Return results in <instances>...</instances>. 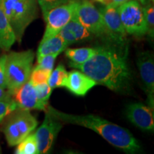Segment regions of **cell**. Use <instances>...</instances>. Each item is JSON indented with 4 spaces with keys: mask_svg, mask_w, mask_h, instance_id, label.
I'll return each instance as SVG.
<instances>
[{
    "mask_svg": "<svg viewBox=\"0 0 154 154\" xmlns=\"http://www.w3.org/2000/svg\"><path fill=\"white\" fill-rule=\"evenodd\" d=\"M127 118L133 124L146 131L154 129L153 110L141 103H131L126 109Z\"/></svg>",
    "mask_w": 154,
    "mask_h": 154,
    "instance_id": "obj_12",
    "label": "cell"
},
{
    "mask_svg": "<svg viewBox=\"0 0 154 154\" xmlns=\"http://www.w3.org/2000/svg\"><path fill=\"white\" fill-rule=\"evenodd\" d=\"M17 108V103L14 99L9 101H0V123Z\"/></svg>",
    "mask_w": 154,
    "mask_h": 154,
    "instance_id": "obj_25",
    "label": "cell"
},
{
    "mask_svg": "<svg viewBox=\"0 0 154 154\" xmlns=\"http://www.w3.org/2000/svg\"><path fill=\"white\" fill-rule=\"evenodd\" d=\"M97 2H101L102 4H104V5H108V4H109V0H96Z\"/></svg>",
    "mask_w": 154,
    "mask_h": 154,
    "instance_id": "obj_30",
    "label": "cell"
},
{
    "mask_svg": "<svg viewBox=\"0 0 154 154\" xmlns=\"http://www.w3.org/2000/svg\"><path fill=\"white\" fill-rule=\"evenodd\" d=\"M34 89H35L36 94L37 96L38 101L44 105H49L48 104V101L51 96L53 89L50 87L48 83L44 82L34 85Z\"/></svg>",
    "mask_w": 154,
    "mask_h": 154,
    "instance_id": "obj_21",
    "label": "cell"
},
{
    "mask_svg": "<svg viewBox=\"0 0 154 154\" xmlns=\"http://www.w3.org/2000/svg\"><path fill=\"white\" fill-rule=\"evenodd\" d=\"M96 48H78V49H65V55L71 62L74 63H82L93 57L96 53Z\"/></svg>",
    "mask_w": 154,
    "mask_h": 154,
    "instance_id": "obj_17",
    "label": "cell"
},
{
    "mask_svg": "<svg viewBox=\"0 0 154 154\" xmlns=\"http://www.w3.org/2000/svg\"><path fill=\"white\" fill-rule=\"evenodd\" d=\"M0 8L5 13L21 43L25 30L38 17L37 0H0Z\"/></svg>",
    "mask_w": 154,
    "mask_h": 154,
    "instance_id": "obj_3",
    "label": "cell"
},
{
    "mask_svg": "<svg viewBox=\"0 0 154 154\" xmlns=\"http://www.w3.org/2000/svg\"><path fill=\"white\" fill-rule=\"evenodd\" d=\"M12 96L14 98L13 99L17 103V107L21 109L45 111L48 106L43 104L38 101L34 86L29 80L20 86Z\"/></svg>",
    "mask_w": 154,
    "mask_h": 154,
    "instance_id": "obj_13",
    "label": "cell"
},
{
    "mask_svg": "<svg viewBox=\"0 0 154 154\" xmlns=\"http://www.w3.org/2000/svg\"><path fill=\"white\" fill-rule=\"evenodd\" d=\"M16 154H38V143L35 134H30L17 146Z\"/></svg>",
    "mask_w": 154,
    "mask_h": 154,
    "instance_id": "obj_19",
    "label": "cell"
},
{
    "mask_svg": "<svg viewBox=\"0 0 154 154\" xmlns=\"http://www.w3.org/2000/svg\"><path fill=\"white\" fill-rule=\"evenodd\" d=\"M74 17L91 34L102 38L106 40V42H109L103 16L93 3L88 0L79 2Z\"/></svg>",
    "mask_w": 154,
    "mask_h": 154,
    "instance_id": "obj_7",
    "label": "cell"
},
{
    "mask_svg": "<svg viewBox=\"0 0 154 154\" xmlns=\"http://www.w3.org/2000/svg\"><path fill=\"white\" fill-rule=\"evenodd\" d=\"M6 61L7 54L0 55V87L7 88L6 84Z\"/></svg>",
    "mask_w": 154,
    "mask_h": 154,
    "instance_id": "obj_27",
    "label": "cell"
},
{
    "mask_svg": "<svg viewBox=\"0 0 154 154\" xmlns=\"http://www.w3.org/2000/svg\"><path fill=\"white\" fill-rule=\"evenodd\" d=\"M128 1H131V0H109V4L113 3V4H115V5H121V4L126 2H128ZM137 1L140 2L142 4L145 5L146 0H137Z\"/></svg>",
    "mask_w": 154,
    "mask_h": 154,
    "instance_id": "obj_29",
    "label": "cell"
},
{
    "mask_svg": "<svg viewBox=\"0 0 154 154\" xmlns=\"http://www.w3.org/2000/svg\"><path fill=\"white\" fill-rule=\"evenodd\" d=\"M119 16L126 34L143 36L147 34V26L143 7L137 0H131L119 5Z\"/></svg>",
    "mask_w": 154,
    "mask_h": 154,
    "instance_id": "obj_6",
    "label": "cell"
},
{
    "mask_svg": "<svg viewBox=\"0 0 154 154\" xmlns=\"http://www.w3.org/2000/svg\"><path fill=\"white\" fill-rule=\"evenodd\" d=\"M59 54H60L59 53H56L52 54L46 55L43 57L40 58L39 59L37 60L38 63L35 68L42 69H44V70L51 72L54 69V65L55 60L57 59V57Z\"/></svg>",
    "mask_w": 154,
    "mask_h": 154,
    "instance_id": "obj_24",
    "label": "cell"
},
{
    "mask_svg": "<svg viewBox=\"0 0 154 154\" xmlns=\"http://www.w3.org/2000/svg\"><path fill=\"white\" fill-rule=\"evenodd\" d=\"M137 67L140 79L143 83L147 94L149 106L153 109L154 105V61L153 54L149 51L138 54Z\"/></svg>",
    "mask_w": 154,
    "mask_h": 154,
    "instance_id": "obj_11",
    "label": "cell"
},
{
    "mask_svg": "<svg viewBox=\"0 0 154 154\" xmlns=\"http://www.w3.org/2000/svg\"><path fill=\"white\" fill-rule=\"evenodd\" d=\"M68 76V72L63 64H59L57 68L51 71L47 80L48 84L52 89L63 87L65 81Z\"/></svg>",
    "mask_w": 154,
    "mask_h": 154,
    "instance_id": "obj_20",
    "label": "cell"
},
{
    "mask_svg": "<svg viewBox=\"0 0 154 154\" xmlns=\"http://www.w3.org/2000/svg\"><path fill=\"white\" fill-rule=\"evenodd\" d=\"M119 5L108 4L103 8L99 9L103 16L109 42L115 44L126 43V32L125 31L118 11Z\"/></svg>",
    "mask_w": 154,
    "mask_h": 154,
    "instance_id": "obj_9",
    "label": "cell"
},
{
    "mask_svg": "<svg viewBox=\"0 0 154 154\" xmlns=\"http://www.w3.org/2000/svg\"><path fill=\"white\" fill-rule=\"evenodd\" d=\"M0 153H1V149H0Z\"/></svg>",
    "mask_w": 154,
    "mask_h": 154,
    "instance_id": "obj_31",
    "label": "cell"
},
{
    "mask_svg": "<svg viewBox=\"0 0 154 154\" xmlns=\"http://www.w3.org/2000/svg\"><path fill=\"white\" fill-rule=\"evenodd\" d=\"M45 111L63 123L78 125L94 131L111 145L126 153H134L140 150L139 143L129 131L101 117L93 114H70L49 105Z\"/></svg>",
    "mask_w": 154,
    "mask_h": 154,
    "instance_id": "obj_2",
    "label": "cell"
},
{
    "mask_svg": "<svg viewBox=\"0 0 154 154\" xmlns=\"http://www.w3.org/2000/svg\"><path fill=\"white\" fill-rule=\"evenodd\" d=\"M13 100V96L7 88L0 87V101H9Z\"/></svg>",
    "mask_w": 154,
    "mask_h": 154,
    "instance_id": "obj_28",
    "label": "cell"
},
{
    "mask_svg": "<svg viewBox=\"0 0 154 154\" xmlns=\"http://www.w3.org/2000/svg\"><path fill=\"white\" fill-rule=\"evenodd\" d=\"M34 53L32 50L11 51L7 54L6 84L13 96L14 92L29 79L33 69Z\"/></svg>",
    "mask_w": 154,
    "mask_h": 154,
    "instance_id": "obj_4",
    "label": "cell"
},
{
    "mask_svg": "<svg viewBox=\"0 0 154 154\" xmlns=\"http://www.w3.org/2000/svg\"><path fill=\"white\" fill-rule=\"evenodd\" d=\"M0 50H1V49H0Z\"/></svg>",
    "mask_w": 154,
    "mask_h": 154,
    "instance_id": "obj_32",
    "label": "cell"
},
{
    "mask_svg": "<svg viewBox=\"0 0 154 154\" xmlns=\"http://www.w3.org/2000/svg\"><path fill=\"white\" fill-rule=\"evenodd\" d=\"M61 123L45 111L43 123L34 133L38 143V154L48 153L50 151L58 134L62 128Z\"/></svg>",
    "mask_w": 154,
    "mask_h": 154,
    "instance_id": "obj_10",
    "label": "cell"
},
{
    "mask_svg": "<svg viewBox=\"0 0 154 154\" xmlns=\"http://www.w3.org/2000/svg\"><path fill=\"white\" fill-rule=\"evenodd\" d=\"M65 26L72 32L76 42L84 41V40L88 39V38H91V34L88 32L85 26H83L79 22L78 19L74 17V15L73 18L69 21L68 24Z\"/></svg>",
    "mask_w": 154,
    "mask_h": 154,
    "instance_id": "obj_18",
    "label": "cell"
},
{
    "mask_svg": "<svg viewBox=\"0 0 154 154\" xmlns=\"http://www.w3.org/2000/svg\"><path fill=\"white\" fill-rule=\"evenodd\" d=\"M7 117L3 132L9 146L18 145L38 125V121L29 110L17 108Z\"/></svg>",
    "mask_w": 154,
    "mask_h": 154,
    "instance_id": "obj_5",
    "label": "cell"
},
{
    "mask_svg": "<svg viewBox=\"0 0 154 154\" xmlns=\"http://www.w3.org/2000/svg\"><path fill=\"white\" fill-rule=\"evenodd\" d=\"M16 41L14 31L5 13L0 8V49L9 51Z\"/></svg>",
    "mask_w": 154,
    "mask_h": 154,
    "instance_id": "obj_16",
    "label": "cell"
},
{
    "mask_svg": "<svg viewBox=\"0 0 154 154\" xmlns=\"http://www.w3.org/2000/svg\"><path fill=\"white\" fill-rule=\"evenodd\" d=\"M95 48L96 53L88 60L82 63L70 62L69 66L117 93L129 91L133 78L128 63V42H106L104 45Z\"/></svg>",
    "mask_w": 154,
    "mask_h": 154,
    "instance_id": "obj_1",
    "label": "cell"
},
{
    "mask_svg": "<svg viewBox=\"0 0 154 154\" xmlns=\"http://www.w3.org/2000/svg\"><path fill=\"white\" fill-rule=\"evenodd\" d=\"M51 72L44 70V69L34 68V69H32L29 80L33 84L34 86L36 85V84H42V83L47 82V80L49 79Z\"/></svg>",
    "mask_w": 154,
    "mask_h": 154,
    "instance_id": "obj_23",
    "label": "cell"
},
{
    "mask_svg": "<svg viewBox=\"0 0 154 154\" xmlns=\"http://www.w3.org/2000/svg\"><path fill=\"white\" fill-rule=\"evenodd\" d=\"M70 0H37L38 5L42 9L43 16L51 9L68 2Z\"/></svg>",
    "mask_w": 154,
    "mask_h": 154,
    "instance_id": "obj_26",
    "label": "cell"
},
{
    "mask_svg": "<svg viewBox=\"0 0 154 154\" xmlns=\"http://www.w3.org/2000/svg\"><path fill=\"white\" fill-rule=\"evenodd\" d=\"M96 84L95 81L81 71L74 70L68 73L63 87L74 95L84 96Z\"/></svg>",
    "mask_w": 154,
    "mask_h": 154,
    "instance_id": "obj_14",
    "label": "cell"
},
{
    "mask_svg": "<svg viewBox=\"0 0 154 154\" xmlns=\"http://www.w3.org/2000/svg\"><path fill=\"white\" fill-rule=\"evenodd\" d=\"M68 48V46L63 41L59 34L41 41L37 50V60L46 55L52 54H61Z\"/></svg>",
    "mask_w": 154,
    "mask_h": 154,
    "instance_id": "obj_15",
    "label": "cell"
},
{
    "mask_svg": "<svg viewBox=\"0 0 154 154\" xmlns=\"http://www.w3.org/2000/svg\"><path fill=\"white\" fill-rule=\"evenodd\" d=\"M144 17L147 26V34L151 38L154 36V8L151 4H147L143 7Z\"/></svg>",
    "mask_w": 154,
    "mask_h": 154,
    "instance_id": "obj_22",
    "label": "cell"
},
{
    "mask_svg": "<svg viewBox=\"0 0 154 154\" xmlns=\"http://www.w3.org/2000/svg\"><path fill=\"white\" fill-rule=\"evenodd\" d=\"M78 5V2L70 0L68 2L51 9L44 14L46 29L42 41L59 34L61 29L73 18Z\"/></svg>",
    "mask_w": 154,
    "mask_h": 154,
    "instance_id": "obj_8",
    "label": "cell"
}]
</instances>
